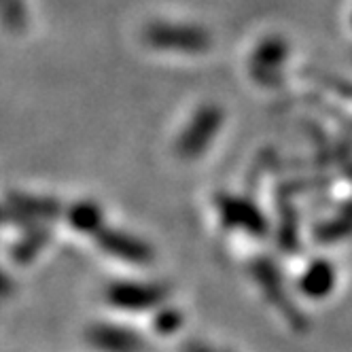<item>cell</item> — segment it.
I'll list each match as a JSON object with an SVG mask.
<instances>
[{
  "label": "cell",
  "instance_id": "7a4b0ae2",
  "mask_svg": "<svg viewBox=\"0 0 352 352\" xmlns=\"http://www.w3.org/2000/svg\"><path fill=\"white\" fill-rule=\"evenodd\" d=\"M250 274H253L255 283L259 285V289L263 291L265 299L272 306L278 308V312L287 318V322L293 327L295 331H306L308 329V318L299 312L297 304L291 299L283 272L278 270V265L274 263V259L259 255L255 259H250Z\"/></svg>",
  "mask_w": 352,
  "mask_h": 352
},
{
  "label": "cell",
  "instance_id": "3957f363",
  "mask_svg": "<svg viewBox=\"0 0 352 352\" xmlns=\"http://www.w3.org/2000/svg\"><path fill=\"white\" fill-rule=\"evenodd\" d=\"M225 113L221 107L208 102L197 107V111L191 115L189 123L183 128V132L176 138V155L181 160H197L202 153H206L212 140L223 128Z\"/></svg>",
  "mask_w": 352,
  "mask_h": 352
},
{
  "label": "cell",
  "instance_id": "ac0fdd59",
  "mask_svg": "<svg viewBox=\"0 0 352 352\" xmlns=\"http://www.w3.org/2000/svg\"><path fill=\"white\" fill-rule=\"evenodd\" d=\"M225 352H230V350H225Z\"/></svg>",
  "mask_w": 352,
  "mask_h": 352
},
{
  "label": "cell",
  "instance_id": "8992f818",
  "mask_svg": "<svg viewBox=\"0 0 352 352\" xmlns=\"http://www.w3.org/2000/svg\"><path fill=\"white\" fill-rule=\"evenodd\" d=\"M170 289L162 283H132V280H115L107 287L104 299L117 310L144 312L157 310L166 304Z\"/></svg>",
  "mask_w": 352,
  "mask_h": 352
},
{
  "label": "cell",
  "instance_id": "2e32d148",
  "mask_svg": "<svg viewBox=\"0 0 352 352\" xmlns=\"http://www.w3.org/2000/svg\"><path fill=\"white\" fill-rule=\"evenodd\" d=\"M183 352H212V350L206 344H202V342H187Z\"/></svg>",
  "mask_w": 352,
  "mask_h": 352
},
{
  "label": "cell",
  "instance_id": "277c9868",
  "mask_svg": "<svg viewBox=\"0 0 352 352\" xmlns=\"http://www.w3.org/2000/svg\"><path fill=\"white\" fill-rule=\"evenodd\" d=\"M214 210L225 230H238L253 238H265L270 232V223L265 214L246 195L219 191L214 195Z\"/></svg>",
  "mask_w": 352,
  "mask_h": 352
},
{
  "label": "cell",
  "instance_id": "4fadbf2b",
  "mask_svg": "<svg viewBox=\"0 0 352 352\" xmlns=\"http://www.w3.org/2000/svg\"><path fill=\"white\" fill-rule=\"evenodd\" d=\"M278 214H280V228H278V246L285 253H297L299 250V223L297 212L291 199L280 191L278 193Z\"/></svg>",
  "mask_w": 352,
  "mask_h": 352
},
{
  "label": "cell",
  "instance_id": "6da1fadb",
  "mask_svg": "<svg viewBox=\"0 0 352 352\" xmlns=\"http://www.w3.org/2000/svg\"><path fill=\"white\" fill-rule=\"evenodd\" d=\"M142 38L157 52L174 54H204L212 47V34L193 23L151 21L142 32Z\"/></svg>",
  "mask_w": 352,
  "mask_h": 352
},
{
  "label": "cell",
  "instance_id": "52a82bcc",
  "mask_svg": "<svg viewBox=\"0 0 352 352\" xmlns=\"http://www.w3.org/2000/svg\"><path fill=\"white\" fill-rule=\"evenodd\" d=\"M60 199L47 195H28L21 191H11L7 195L5 221L13 225H21L23 230L45 225L49 221H56L64 214Z\"/></svg>",
  "mask_w": 352,
  "mask_h": 352
},
{
  "label": "cell",
  "instance_id": "9a60e30c",
  "mask_svg": "<svg viewBox=\"0 0 352 352\" xmlns=\"http://www.w3.org/2000/svg\"><path fill=\"white\" fill-rule=\"evenodd\" d=\"M3 15H5V23L7 28L13 30V32H19L26 28V5H23V0H3Z\"/></svg>",
  "mask_w": 352,
  "mask_h": 352
},
{
  "label": "cell",
  "instance_id": "8fae6325",
  "mask_svg": "<svg viewBox=\"0 0 352 352\" xmlns=\"http://www.w3.org/2000/svg\"><path fill=\"white\" fill-rule=\"evenodd\" d=\"M68 225L79 234H89L96 236L102 232L107 225H104V208L100 206L94 199H79L66 208L64 212Z\"/></svg>",
  "mask_w": 352,
  "mask_h": 352
},
{
  "label": "cell",
  "instance_id": "e0dca14e",
  "mask_svg": "<svg viewBox=\"0 0 352 352\" xmlns=\"http://www.w3.org/2000/svg\"><path fill=\"white\" fill-rule=\"evenodd\" d=\"M350 23H352V15H350Z\"/></svg>",
  "mask_w": 352,
  "mask_h": 352
},
{
  "label": "cell",
  "instance_id": "ba28073f",
  "mask_svg": "<svg viewBox=\"0 0 352 352\" xmlns=\"http://www.w3.org/2000/svg\"><path fill=\"white\" fill-rule=\"evenodd\" d=\"M94 238H96V244L100 250H104L107 255L130 263V265H148L155 257V250L151 248L148 242H144L142 238L132 236L128 232L104 228Z\"/></svg>",
  "mask_w": 352,
  "mask_h": 352
},
{
  "label": "cell",
  "instance_id": "5b68a950",
  "mask_svg": "<svg viewBox=\"0 0 352 352\" xmlns=\"http://www.w3.org/2000/svg\"><path fill=\"white\" fill-rule=\"evenodd\" d=\"M291 47L289 41L280 34L265 36L257 43L250 54L248 72L255 83L261 87H278L285 79L283 68L289 60Z\"/></svg>",
  "mask_w": 352,
  "mask_h": 352
},
{
  "label": "cell",
  "instance_id": "9c48e42d",
  "mask_svg": "<svg viewBox=\"0 0 352 352\" xmlns=\"http://www.w3.org/2000/svg\"><path fill=\"white\" fill-rule=\"evenodd\" d=\"M87 344L96 352H144L146 340L125 324L94 322L85 331Z\"/></svg>",
  "mask_w": 352,
  "mask_h": 352
},
{
  "label": "cell",
  "instance_id": "5bb4252c",
  "mask_svg": "<svg viewBox=\"0 0 352 352\" xmlns=\"http://www.w3.org/2000/svg\"><path fill=\"white\" fill-rule=\"evenodd\" d=\"M183 312L179 308H174V306H162L157 308L155 316H153V327H155V331L162 333V336H170V333H176L181 329V324H183Z\"/></svg>",
  "mask_w": 352,
  "mask_h": 352
},
{
  "label": "cell",
  "instance_id": "30bf717a",
  "mask_svg": "<svg viewBox=\"0 0 352 352\" xmlns=\"http://www.w3.org/2000/svg\"><path fill=\"white\" fill-rule=\"evenodd\" d=\"M338 285V272H336V265L329 261V259H312L308 263V267L299 274V280H297V287L301 291V295L308 297V299H324L333 293Z\"/></svg>",
  "mask_w": 352,
  "mask_h": 352
},
{
  "label": "cell",
  "instance_id": "7c38bea8",
  "mask_svg": "<svg viewBox=\"0 0 352 352\" xmlns=\"http://www.w3.org/2000/svg\"><path fill=\"white\" fill-rule=\"evenodd\" d=\"M52 240V230L47 225H36L23 232L11 246V259L15 265H30Z\"/></svg>",
  "mask_w": 352,
  "mask_h": 352
}]
</instances>
